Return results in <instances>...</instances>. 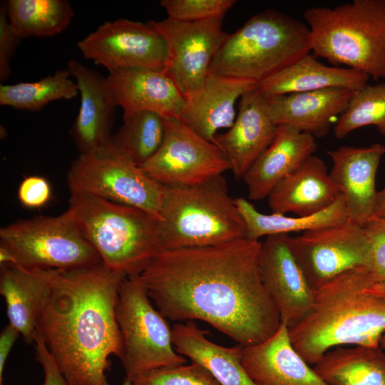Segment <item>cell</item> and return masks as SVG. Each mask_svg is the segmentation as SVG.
I'll return each mask as SVG.
<instances>
[{"label":"cell","instance_id":"d590c367","mask_svg":"<svg viewBox=\"0 0 385 385\" xmlns=\"http://www.w3.org/2000/svg\"><path fill=\"white\" fill-rule=\"evenodd\" d=\"M371 247L368 274L371 285L385 282V217H372L362 225Z\"/></svg>","mask_w":385,"mask_h":385},{"label":"cell","instance_id":"7402d4cb","mask_svg":"<svg viewBox=\"0 0 385 385\" xmlns=\"http://www.w3.org/2000/svg\"><path fill=\"white\" fill-rule=\"evenodd\" d=\"M356 91L345 88L267 96L270 118L276 125H287L314 138L327 135L347 108Z\"/></svg>","mask_w":385,"mask_h":385},{"label":"cell","instance_id":"44dd1931","mask_svg":"<svg viewBox=\"0 0 385 385\" xmlns=\"http://www.w3.org/2000/svg\"><path fill=\"white\" fill-rule=\"evenodd\" d=\"M123 118L153 111L163 118L179 117L185 99L165 70L129 68L109 73L107 77Z\"/></svg>","mask_w":385,"mask_h":385},{"label":"cell","instance_id":"30bf717a","mask_svg":"<svg viewBox=\"0 0 385 385\" xmlns=\"http://www.w3.org/2000/svg\"><path fill=\"white\" fill-rule=\"evenodd\" d=\"M66 181L71 193L96 196L147 211L161 220L163 185L148 177L111 143L80 153Z\"/></svg>","mask_w":385,"mask_h":385},{"label":"cell","instance_id":"e575fe53","mask_svg":"<svg viewBox=\"0 0 385 385\" xmlns=\"http://www.w3.org/2000/svg\"><path fill=\"white\" fill-rule=\"evenodd\" d=\"M236 3L235 0H162L168 18L196 22L224 16Z\"/></svg>","mask_w":385,"mask_h":385},{"label":"cell","instance_id":"cb8c5ba5","mask_svg":"<svg viewBox=\"0 0 385 385\" xmlns=\"http://www.w3.org/2000/svg\"><path fill=\"white\" fill-rule=\"evenodd\" d=\"M340 195L325 163L312 155L283 178L267 197L272 213L307 216L327 208Z\"/></svg>","mask_w":385,"mask_h":385},{"label":"cell","instance_id":"4dcf8cb0","mask_svg":"<svg viewBox=\"0 0 385 385\" xmlns=\"http://www.w3.org/2000/svg\"><path fill=\"white\" fill-rule=\"evenodd\" d=\"M66 70L57 71L35 82H19L0 86V105L15 109L38 111L58 100H71L78 87Z\"/></svg>","mask_w":385,"mask_h":385},{"label":"cell","instance_id":"836d02e7","mask_svg":"<svg viewBox=\"0 0 385 385\" xmlns=\"http://www.w3.org/2000/svg\"><path fill=\"white\" fill-rule=\"evenodd\" d=\"M130 381L133 385H220L205 368L195 362L153 369Z\"/></svg>","mask_w":385,"mask_h":385},{"label":"cell","instance_id":"e0dca14e","mask_svg":"<svg viewBox=\"0 0 385 385\" xmlns=\"http://www.w3.org/2000/svg\"><path fill=\"white\" fill-rule=\"evenodd\" d=\"M327 154L333 164L329 174L344 199L349 220L364 225L374 215L376 176L385 145H344Z\"/></svg>","mask_w":385,"mask_h":385},{"label":"cell","instance_id":"9c48e42d","mask_svg":"<svg viewBox=\"0 0 385 385\" xmlns=\"http://www.w3.org/2000/svg\"><path fill=\"white\" fill-rule=\"evenodd\" d=\"M123 355L120 359L125 378L158 368L184 364L185 357L174 349L172 329L154 308L139 275L122 282L115 305Z\"/></svg>","mask_w":385,"mask_h":385},{"label":"cell","instance_id":"7c38bea8","mask_svg":"<svg viewBox=\"0 0 385 385\" xmlns=\"http://www.w3.org/2000/svg\"><path fill=\"white\" fill-rule=\"evenodd\" d=\"M292 252L316 290L348 270L371 262V247L362 225L350 220L290 237Z\"/></svg>","mask_w":385,"mask_h":385},{"label":"cell","instance_id":"2e32d148","mask_svg":"<svg viewBox=\"0 0 385 385\" xmlns=\"http://www.w3.org/2000/svg\"><path fill=\"white\" fill-rule=\"evenodd\" d=\"M67 70L74 77L81 96L79 111L70 135L80 153L104 148L111 143L118 106L107 77L76 59L69 60Z\"/></svg>","mask_w":385,"mask_h":385},{"label":"cell","instance_id":"d6a6232c","mask_svg":"<svg viewBox=\"0 0 385 385\" xmlns=\"http://www.w3.org/2000/svg\"><path fill=\"white\" fill-rule=\"evenodd\" d=\"M374 125L385 135V82L356 91L346 111L334 126L337 138H345L363 126Z\"/></svg>","mask_w":385,"mask_h":385},{"label":"cell","instance_id":"b9f144b4","mask_svg":"<svg viewBox=\"0 0 385 385\" xmlns=\"http://www.w3.org/2000/svg\"><path fill=\"white\" fill-rule=\"evenodd\" d=\"M365 292L385 299V282L371 285Z\"/></svg>","mask_w":385,"mask_h":385},{"label":"cell","instance_id":"ab89813d","mask_svg":"<svg viewBox=\"0 0 385 385\" xmlns=\"http://www.w3.org/2000/svg\"><path fill=\"white\" fill-rule=\"evenodd\" d=\"M19 332L9 323L0 334V385L3 384V375L6 361L16 341Z\"/></svg>","mask_w":385,"mask_h":385},{"label":"cell","instance_id":"f6af8a7d","mask_svg":"<svg viewBox=\"0 0 385 385\" xmlns=\"http://www.w3.org/2000/svg\"><path fill=\"white\" fill-rule=\"evenodd\" d=\"M3 385V384H2Z\"/></svg>","mask_w":385,"mask_h":385},{"label":"cell","instance_id":"8fae6325","mask_svg":"<svg viewBox=\"0 0 385 385\" xmlns=\"http://www.w3.org/2000/svg\"><path fill=\"white\" fill-rule=\"evenodd\" d=\"M165 137L157 153L139 165L150 179L162 185H192L230 170L225 154L179 119L165 118Z\"/></svg>","mask_w":385,"mask_h":385},{"label":"cell","instance_id":"4fadbf2b","mask_svg":"<svg viewBox=\"0 0 385 385\" xmlns=\"http://www.w3.org/2000/svg\"><path fill=\"white\" fill-rule=\"evenodd\" d=\"M223 17L196 22L169 18L148 21L166 41L164 70L185 99L202 87L215 56L228 35L222 29Z\"/></svg>","mask_w":385,"mask_h":385},{"label":"cell","instance_id":"ba28073f","mask_svg":"<svg viewBox=\"0 0 385 385\" xmlns=\"http://www.w3.org/2000/svg\"><path fill=\"white\" fill-rule=\"evenodd\" d=\"M0 246L11 253L14 265L29 270H71L102 263L68 209L1 227Z\"/></svg>","mask_w":385,"mask_h":385},{"label":"cell","instance_id":"5b68a950","mask_svg":"<svg viewBox=\"0 0 385 385\" xmlns=\"http://www.w3.org/2000/svg\"><path fill=\"white\" fill-rule=\"evenodd\" d=\"M313 54L335 66L385 80V0L307 9Z\"/></svg>","mask_w":385,"mask_h":385},{"label":"cell","instance_id":"d6986e66","mask_svg":"<svg viewBox=\"0 0 385 385\" xmlns=\"http://www.w3.org/2000/svg\"><path fill=\"white\" fill-rule=\"evenodd\" d=\"M257 84L253 80L209 72L202 87L185 98L179 120L215 144L217 131L234 123L236 101Z\"/></svg>","mask_w":385,"mask_h":385},{"label":"cell","instance_id":"52a82bcc","mask_svg":"<svg viewBox=\"0 0 385 385\" xmlns=\"http://www.w3.org/2000/svg\"><path fill=\"white\" fill-rule=\"evenodd\" d=\"M311 51L309 26L277 10L266 9L227 35L209 72L259 83Z\"/></svg>","mask_w":385,"mask_h":385},{"label":"cell","instance_id":"7bdbcfd3","mask_svg":"<svg viewBox=\"0 0 385 385\" xmlns=\"http://www.w3.org/2000/svg\"><path fill=\"white\" fill-rule=\"evenodd\" d=\"M380 347L385 351V334L382 336L381 339Z\"/></svg>","mask_w":385,"mask_h":385},{"label":"cell","instance_id":"60d3db41","mask_svg":"<svg viewBox=\"0 0 385 385\" xmlns=\"http://www.w3.org/2000/svg\"><path fill=\"white\" fill-rule=\"evenodd\" d=\"M374 216L385 217V187L377 192Z\"/></svg>","mask_w":385,"mask_h":385},{"label":"cell","instance_id":"ffe728a7","mask_svg":"<svg viewBox=\"0 0 385 385\" xmlns=\"http://www.w3.org/2000/svg\"><path fill=\"white\" fill-rule=\"evenodd\" d=\"M242 363L256 385H329L295 349L282 322L267 339L243 346Z\"/></svg>","mask_w":385,"mask_h":385},{"label":"cell","instance_id":"7a4b0ae2","mask_svg":"<svg viewBox=\"0 0 385 385\" xmlns=\"http://www.w3.org/2000/svg\"><path fill=\"white\" fill-rule=\"evenodd\" d=\"M47 272L36 332L70 385H107L110 356L123 355L115 305L127 275L103 263Z\"/></svg>","mask_w":385,"mask_h":385},{"label":"cell","instance_id":"74e56055","mask_svg":"<svg viewBox=\"0 0 385 385\" xmlns=\"http://www.w3.org/2000/svg\"><path fill=\"white\" fill-rule=\"evenodd\" d=\"M17 194L22 205L36 209L48 202L51 197V188L48 181L43 177L31 175L21 181Z\"/></svg>","mask_w":385,"mask_h":385},{"label":"cell","instance_id":"83f0119b","mask_svg":"<svg viewBox=\"0 0 385 385\" xmlns=\"http://www.w3.org/2000/svg\"><path fill=\"white\" fill-rule=\"evenodd\" d=\"M313 369L329 385H385V351L380 346H336Z\"/></svg>","mask_w":385,"mask_h":385},{"label":"cell","instance_id":"8d00e7d4","mask_svg":"<svg viewBox=\"0 0 385 385\" xmlns=\"http://www.w3.org/2000/svg\"><path fill=\"white\" fill-rule=\"evenodd\" d=\"M21 38L8 19L6 3L0 6V80L6 81L11 71V61Z\"/></svg>","mask_w":385,"mask_h":385},{"label":"cell","instance_id":"3957f363","mask_svg":"<svg viewBox=\"0 0 385 385\" xmlns=\"http://www.w3.org/2000/svg\"><path fill=\"white\" fill-rule=\"evenodd\" d=\"M368 269L342 273L315 290L308 315L289 329L291 342L310 365L339 346H380L385 334V299L365 292Z\"/></svg>","mask_w":385,"mask_h":385},{"label":"cell","instance_id":"5bb4252c","mask_svg":"<svg viewBox=\"0 0 385 385\" xmlns=\"http://www.w3.org/2000/svg\"><path fill=\"white\" fill-rule=\"evenodd\" d=\"M82 54L109 73L129 68L164 70L168 47L149 22L125 19L107 21L78 42Z\"/></svg>","mask_w":385,"mask_h":385},{"label":"cell","instance_id":"f1b7e54d","mask_svg":"<svg viewBox=\"0 0 385 385\" xmlns=\"http://www.w3.org/2000/svg\"><path fill=\"white\" fill-rule=\"evenodd\" d=\"M237 208L247 230V237H260L290 232H304L344 223L349 220L345 201L342 195L327 208L307 216L289 217L277 213L260 212L243 197L235 199Z\"/></svg>","mask_w":385,"mask_h":385},{"label":"cell","instance_id":"603a6c76","mask_svg":"<svg viewBox=\"0 0 385 385\" xmlns=\"http://www.w3.org/2000/svg\"><path fill=\"white\" fill-rule=\"evenodd\" d=\"M317 148L312 135L289 125H277L271 144L242 176L249 199L267 197L283 178L314 155Z\"/></svg>","mask_w":385,"mask_h":385},{"label":"cell","instance_id":"9a60e30c","mask_svg":"<svg viewBox=\"0 0 385 385\" xmlns=\"http://www.w3.org/2000/svg\"><path fill=\"white\" fill-rule=\"evenodd\" d=\"M289 235L266 237L258 259L262 282L275 306L281 322L291 329L310 312L315 290L296 259Z\"/></svg>","mask_w":385,"mask_h":385},{"label":"cell","instance_id":"ee69618b","mask_svg":"<svg viewBox=\"0 0 385 385\" xmlns=\"http://www.w3.org/2000/svg\"><path fill=\"white\" fill-rule=\"evenodd\" d=\"M107 385H109V384H107ZM123 385H133V384L130 381L125 379Z\"/></svg>","mask_w":385,"mask_h":385},{"label":"cell","instance_id":"1f68e13d","mask_svg":"<svg viewBox=\"0 0 385 385\" xmlns=\"http://www.w3.org/2000/svg\"><path fill=\"white\" fill-rule=\"evenodd\" d=\"M112 135L115 147L137 165L152 158L165 137V118L153 111H141L127 118Z\"/></svg>","mask_w":385,"mask_h":385},{"label":"cell","instance_id":"f546056e","mask_svg":"<svg viewBox=\"0 0 385 385\" xmlns=\"http://www.w3.org/2000/svg\"><path fill=\"white\" fill-rule=\"evenodd\" d=\"M6 9L10 24L21 38L58 34L73 16L66 0H9Z\"/></svg>","mask_w":385,"mask_h":385},{"label":"cell","instance_id":"ac0fdd59","mask_svg":"<svg viewBox=\"0 0 385 385\" xmlns=\"http://www.w3.org/2000/svg\"><path fill=\"white\" fill-rule=\"evenodd\" d=\"M277 125L272 120L267 96L257 87L245 93L233 125L215 136V144L227 156L237 178L244 174L272 142Z\"/></svg>","mask_w":385,"mask_h":385},{"label":"cell","instance_id":"f35d334b","mask_svg":"<svg viewBox=\"0 0 385 385\" xmlns=\"http://www.w3.org/2000/svg\"><path fill=\"white\" fill-rule=\"evenodd\" d=\"M36 358L43 371V385H70L59 371L43 339L36 332L34 338Z\"/></svg>","mask_w":385,"mask_h":385},{"label":"cell","instance_id":"277c9868","mask_svg":"<svg viewBox=\"0 0 385 385\" xmlns=\"http://www.w3.org/2000/svg\"><path fill=\"white\" fill-rule=\"evenodd\" d=\"M68 210L106 267L140 275L163 251L160 219L142 209L71 193Z\"/></svg>","mask_w":385,"mask_h":385},{"label":"cell","instance_id":"6da1fadb","mask_svg":"<svg viewBox=\"0 0 385 385\" xmlns=\"http://www.w3.org/2000/svg\"><path fill=\"white\" fill-rule=\"evenodd\" d=\"M260 246L244 237L163 250L139 277L165 319L202 320L242 346H252L272 337L281 324L260 278Z\"/></svg>","mask_w":385,"mask_h":385},{"label":"cell","instance_id":"d4e9b609","mask_svg":"<svg viewBox=\"0 0 385 385\" xmlns=\"http://www.w3.org/2000/svg\"><path fill=\"white\" fill-rule=\"evenodd\" d=\"M308 53L299 60L265 78L257 88L267 96H279L331 88L358 91L368 84L369 76L355 70L327 66Z\"/></svg>","mask_w":385,"mask_h":385},{"label":"cell","instance_id":"4316f807","mask_svg":"<svg viewBox=\"0 0 385 385\" xmlns=\"http://www.w3.org/2000/svg\"><path fill=\"white\" fill-rule=\"evenodd\" d=\"M48 286L47 270L1 266L0 293L6 302L9 324L26 343L34 342L37 317Z\"/></svg>","mask_w":385,"mask_h":385},{"label":"cell","instance_id":"484cf974","mask_svg":"<svg viewBox=\"0 0 385 385\" xmlns=\"http://www.w3.org/2000/svg\"><path fill=\"white\" fill-rule=\"evenodd\" d=\"M207 333L192 322L175 324L172 329L175 350L205 368L220 385H256L242 365L243 346L218 345L206 337Z\"/></svg>","mask_w":385,"mask_h":385},{"label":"cell","instance_id":"8992f818","mask_svg":"<svg viewBox=\"0 0 385 385\" xmlns=\"http://www.w3.org/2000/svg\"><path fill=\"white\" fill-rule=\"evenodd\" d=\"M160 216L163 250L247 237L245 222L222 175L192 185H163Z\"/></svg>","mask_w":385,"mask_h":385}]
</instances>
